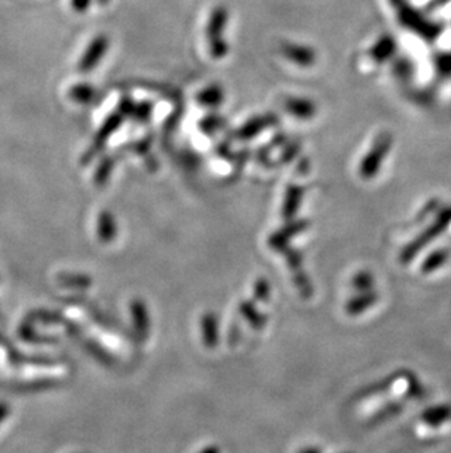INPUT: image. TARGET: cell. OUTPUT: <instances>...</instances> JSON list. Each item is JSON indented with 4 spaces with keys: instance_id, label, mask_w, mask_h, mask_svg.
Masks as SVG:
<instances>
[{
    "instance_id": "cell-16",
    "label": "cell",
    "mask_w": 451,
    "mask_h": 453,
    "mask_svg": "<svg viewBox=\"0 0 451 453\" xmlns=\"http://www.w3.org/2000/svg\"><path fill=\"white\" fill-rule=\"evenodd\" d=\"M447 2H450V0H432V2L429 4V9H435V8H438V6H443Z\"/></svg>"
},
{
    "instance_id": "cell-13",
    "label": "cell",
    "mask_w": 451,
    "mask_h": 453,
    "mask_svg": "<svg viewBox=\"0 0 451 453\" xmlns=\"http://www.w3.org/2000/svg\"><path fill=\"white\" fill-rule=\"evenodd\" d=\"M435 67H437L438 74L444 76L451 75V53H440L435 59Z\"/></svg>"
},
{
    "instance_id": "cell-9",
    "label": "cell",
    "mask_w": 451,
    "mask_h": 453,
    "mask_svg": "<svg viewBox=\"0 0 451 453\" xmlns=\"http://www.w3.org/2000/svg\"><path fill=\"white\" fill-rule=\"evenodd\" d=\"M202 324V336L207 347H213L217 343V320L211 314L204 316L201 321Z\"/></svg>"
},
{
    "instance_id": "cell-6",
    "label": "cell",
    "mask_w": 451,
    "mask_h": 453,
    "mask_svg": "<svg viewBox=\"0 0 451 453\" xmlns=\"http://www.w3.org/2000/svg\"><path fill=\"white\" fill-rule=\"evenodd\" d=\"M131 309H132V319H134L136 332L141 336L147 337L150 332V319H148L145 305L141 301H134L131 305Z\"/></svg>"
},
{
    "instance_id": "cell-12",
    "label": "cell",
    "mask_w": 451,
    "mask_h": 453,
    "mask_svg": "<svg viewBox=\"0 0 451 453\" xmlns=\"http://www.w3.org/2000/svg\"><path fill=\"white\" fill-rule=\"evenodd\" d=\"M241 311H242V314L248 319V321L254 324V327H257V329H261L264 323H266V319H264L261 314H258L257 309L251 304H242Z\"/></svg>"
},
{
    "instance_id": "cell-4",
    "label": "cell",
    "mask_w": 451,
    "mask_h": 453,
    "mask_svg": "<svg viewBox=\"0 0 451 453\" xmlns=\"http://www.w3.org/2000/svg\"><path fill=\"white\" fill-rule=\"evenodd\" d=\"M451 419V405L443 403V405H435L429 406L421 414V421L427 426L431 427H440Z\"/></svg>"
},
{
    "instance_id": "cell-5",
    "label": "cell",
    "mask_w": 451,
    "mask_h": 453,
    "mask_svg": "<svg viewBox=\"0 0 451 453\" xmlns=\"http://www.w3.org/2000/svg\"><path fill=\"white\" fill-rule=\"evenodd\" d=\"M378 301V295L374 291H368V292H361L355 298H352L348 305L346 311L350 316H359L364 311L369 309L372 305H375Z\"/></svg>"
},
{
    "instance_id": "cell-14",
    "label": "cell",
    "mask_w": 451,
    "mask_h": 453,
    "mask_svg": "<svg viewBox=\"0 0 451 453\" xmlns=\"http://www.w3.org/2000/svg\"><path fill=\"white\" fill-rule=\"evenodd\" d=\"M301 197H302V191L301 190H292L290 194H289V201L292 202V204H289L286 209V216L290 217L294 211L298 210V206H299V201H301Z\"/></svg>"
},
{
    "instance_id": "cell-7",
    "label": "cell",
    "mask_w": 451,
    "mask_h": 453,
    "mask_svg": "<svg viewBox=\"0 0 451 453\" xmlns=\"http://www.w3.org/2000/svg\"><path fill=\"white\" fill-rule=\"evenodd\" d=\"M448 253L445 249H437V251H432L422 263V272L424 273H432L438 270L441 265L447 261Z\"/></svg>"
},
{
    "instance_id": "cell-15",
    "label": "cell",
    "mask_w": 451,
    "mask_h": 453,
    "mask_svg": "<svg viewBox=\"0 0 451 453\" xmlns=\"http://www.w3.org/2000/svg\"><path fill=\"white\" fill-rule=\"evenodd\" d=\"M270 293V288L266 280H258L255 285V296L258 300H267Z\"/></svg>"
},
{
    "instance_id": "cell-10",
    "label": "cell",
    "mask_w": 451,
    "mask_h": 453,
    "mask_svg": "<svg viewBox=\"0 0 451 453\" xmlns=\"http://www.w3.org/2000/svg\"><path fill=\"white\" fill-rule=\"evenodd\" d=\"M396 50V43L392 37H382L377 46L374 48V50H372V55H374V57L380 62L385 60L390 57Z\"/></svg>"
},
{
    "instance_id": "cell-1",
    "label": "cell",
    "mask_w": 451,
    "mask_h": 453,
    "mask_svg": "<svg viewBox=\"0 0 451 453\" xmlns=\"http://www.w3.org/2000/svg\"><path fill=\"white\" fill-rule=\"evenodd\" d=\"M393 5L397 11L400 24H403L408 29L413 31L415 34L421 36L428 41L437 40L441 36L443 25L427 20L424 17V13L412 8L406 0H393Z\"/></svg>"
},
{
    "instance_id": "cell-8",
    "label": "cell",
    "mask_w": 451,
    "mask_h": 453,
    "mask_svg": "<svg viewBox=\"0 0 451 453\" xmlns=\"http://www.w3.org/2000/svg\"><path fill=\"white\" fill-rule=\"evenodd\" d=\"M401 411H403V402L393 400L390 403H387L385 406H382L381 410H378V412L372 417V423L380 424V423H382V421H387V419L396 417Z\"/></svg>"
},
{
    "instance_id": "cell-2",
    "label": "cell",
    "mask_w": 451,
    "mask_h": 453,
    "mask_svg": "<svg viewBox=\"0 0 451 453\" xmlns=\"http://www.w3.org/2000/svg\"><path fill=\"white\" fill-rule=\"evenodd\" d=\"M451 223V207H445L440 214L438 217L435 218L434 223L429 225L421 235L416 237L410 244H408L406 246H404L401 249V253H400V261L401 263H409L412 261L419 253L422 251V249L431 242L434 241L435 238H438L441 233L450 226Z\"/></svg>"
},
{
    "instance_id": "cell-11",
    "label": "cell",
    "mask_w": 451,
    "mask_h": 453,
    "mask_svg": "<svg viewBox=\"0 0 451 453\" xmlns=\"http://www.w3.org/2000/svg\"><path fill=\"white\" fill-rule=\"evenodd\" d=\"M352 285L359 292L374 291V276H372L369 272H359L353 277Z\"/></svg>"
},
{
    "instance_id": "cell-3",
    "label": "cell",
    "mask_w": 451,
    "mask_h": 453,
    "mask_svg": "<svg viewBox=\"0 0 451 453\" xmlns=\"http://www.w3.org/2000/svg\"><path fill=\"white\" fill-rule=\"evenodd\" d=\"M392 147V137L388 134L381 135L377 143L374 144V147L371 148L369 154L364 159L362 165H361V175L365 179H371L377 175V172L380 170L382 160L387 155L388 150Z\"/></svg>"
}]
</instances>
